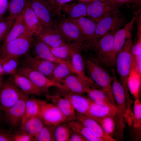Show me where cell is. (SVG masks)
<instances>
[{
    "instance_id": "cell-16",
    "label": "cell",
    "mask_w": 141,
    "mask_h": 141,
    "mask_svg": "<svg viewBox=\"0 0 141 141\" xmlns=\"http://www.w3.org/2000/svg\"><path fill=\"white\" fill-rule=\"evenodd\" d=\"M24 56L22 64L37 71L52 79L53 72L57 63L46 60L28 53Z\"/></svg>"
},
{
    "instance_id": "cell-40",
    "label": "cell",
    "mask_w": 141,
    "mask_h": 141,
    "mask_svg": "<svg viewBox=\"0 0 141 141\" xmlns=\"http://www.w3.org/2000/svg\"><path fill=\"white\" fill-rule=\"evenodd\" d=\"M55 127L45 124L34 137V141H55L54 131Z\"/></svg>"
},
{
    "instance_id": "cell-15",
    "label": "cell",
    "mask_w": 141,
    "mask_h": 141,
    "mask_svg": "<svg viewBox=\"0 0 141 141\" xmlns=\"http://www.w3.org/2000/svg\"><path fill=\"white\" fill-rule=\"evenodd\" d=\"M86 4L87 8L86 17L97 23L118 10L117 7L99 1Z\"/></svg>"
},
{
    "instance_id": "cell-4",
    "label": "cell",
    "mask_w": 141,
    "mask_h": 141,
    "mask_svg": "<svg viewBox=\"0 0 141 141\" xmlns=\"http://www.w3.org/2000/svg\"><path fill=\"white\" fill-rule=\"evenodd\" d=\"M33 37L27 32L2 45L0 49V58L3 60L11 57L19 58L28 53L31 50Z\"/></svg>"
},
{
    "instance_id": "cell-45",
    "label": "cell",
    "mask_w": 141,
    "mask_h": 141,
    "mask_svg": "<svg viewBox=\"0 0 141 141\" xmlns=\"http://www.w3.org/2000/svg\"><path fill=\"white\" fill-rule=\"evenodd\" d=\"M69 141H88L81 134L71 130Z\"/></svg>"
},
{
    "instance_id": "cell-23",
    "label": "cell",
    "mask_w": 141,
    "mask_h": 141,
    "mask_svg": "<svg viewBox=\"0 0 141 141\" xmlns=\"http://www.w3.org/2000/svg\"><path fill=\"white\" fill-rule=\"evenodd\" d=\"M49 47L52 53L55 57L65 61L70 60L75 53L81 51L85 46L81 43H71L56 48Z\"/></svg>"
},
{
    "instance_id": "cell-30",
    "label": "cell",
    "mask_w": 141,
    "mask_h": 141,
    "mask_svg": "<svg viewBox=\"0 0 141 141\" xmlns=\"http://www.w3.org/2000/svg\"><path fill=\"white\" fill-rule=\"evenodd\" d=\"M75 74L72 67L71 60L57 63L55 66L52 74V79L61 84L66 77Z\"/></svg>"
},
{
    "instance_id": "cell-1",
    "label": "cell",
    "mask_w": 141,
    "mask_h": 141,
    "mask_svg": "<svg viewBox=\"0 0 141 141\" xmlns=\"http://www.w3.org/2000/svg\"><path fill=\"white\" fill-rule=\"evenodd\" d=\"M86 64L90 78L105 92L117 107L112 93L111 77L108 72L94 58L88 59Z\"/></svg>"
},
{
    "instance_id": "cell-34",
    "label": "cell",
    "mask_w": 141,
    "mask_h": 141,
    "mask_svg": "<svg viewBox=\"0 0 141 141\" xmlns=\"http://www.w3.org/2000/svg\"><path fill=\"white\" fill-rule=\"evenodd\" d=\"M45 124L40 115L33 116L22 125V129L34 138Z\"/></svg>"
},
{
    "instance_id": "cell-44",
    "label": "cell",
    "mask_w": 141,
    "mask_h": 141,
    "mask_svg": "<svg viewBox=\"0 0 141 141\" xmlns=\"http://www.w3.org/2000/svg\"><path fill=\"white\" fill-rule=\"evenodd\" d=\"M13 141H34V138L33 136L25 132L13 135Z\"/></svg>"
},
{
    "instance_id": "cell-6",
    "label": "cell",
    "mask_w": 141,
    "mask_h": 141,
    "mask_svg": "<svg viewBox=\"0 0 141 141\" xmlns=\"http://www.w3.org/2000/svg\"><path fill=\"white\" fill-rule=\"evenodd\" d=\"M26 93L15 83L13 77L0 84V110L3 114Z\"/></svg>"
},
{
    "instance_id": "cell-51",
    "label": "cell",
    "mask_w": 141,
    "mask_h": 141,
    "mask_svg": "<svg viewBox=\"0 0 141 141\" xmlns=\"http://www.w3.org/2000/svg\"><path fill=\"white\" fill-rule=\"evenodd\" d=\"M3 75L0 74V84L3 81Z\"/></svg>"
},
{
    "instance_id": "cell-31",
    "label": "cell",
    "mask_w": 141,
    "mask_h": 141,
    "mask_svg": "<svg viewBox=\"0 0 141 141\" xmlns=\"http://www.w3.org/2000/svg\"><path fill=\"white\" fill-rule=\"evenodd\" d=\"M61 84L65 87L66 92L83 94L85 93L83 81L75 74H71L66 77Z\"/></svg>"
},
{
    "instance_id": "cell-25",
    "label": "cell",
    "mask_w": 141,
    "mask_h": 141,
    "mask_svg": "<svg viewBox=\"0 0 141 141\" xmlns=\"http://www.w3.org/2000/svg\"><path fill=\"white\" fill-rule=\"evenodd\" d=\"M66 92L64 96L69 99L75 111L87 116L91 100L83 94Z\"/></svg>"
},
{
    "instance_id": "cell-12",
    "label": "cell",
    "mask_w": 141,
    "mask_h": 141,
    "mask_svg": "<svg viewBox=\"0 0 141 141\" xmlns=\"http://www.w3.org/2000/svg\"><path fill=\"white\" fill-rule=\"evenodd\" d=\"M29 95L26 94L12 106L3 113L4 120L11 130L21 126L26 101Z\"/></svg>"
},
{
    "instance_id": "cell-27",
    "label": "cell",
    "mask_w": 141,
    "mask_h": 141,
    "mask_svg": "<svg viewBox=\"0 0 141 141\" xmlns=\"http://www.w3.org/2000/svg\"><path fill=\"white\" fill-rule=\"evenodd\" d=\"M13 77L18 86L26 94L41 96L43 94L48 93L37 86L26 77L16 73L13 75Z\"/></svg>"
},
{
    "instance_id": "cell-47",
    "label": "cell",
    "mask_w": 141,
    "mask_h": 141,
    "mask_svg": "<svg viewBox=\"0 0 141 141\" xmlns=\"http://www.w3.org/2000/svg\"><path fill=\"white\" fill-rule=\"evenodd\" d=\"M8 3V0H0V15L2 17L7 10Z\"/></svg>"
},
{
    "instance_id": "cell-33",
    "label": "cell",
    "mask_w": 141,
    "mask_h": 141,
    "mask_svg": "<svg viewBox=\"0 0 141 141\" xmlns=\"http://www.w3.org/2000/svg\"><path fill=\"white\" fill-rule=\"evenodd\" d=\"M118 110L116 108H111L104 104H97L91 100L87 116L92 119L102 118L113 114Z\"/></svg>"
},
{
    "instance_id": "cell-19",
    "label": "cell",
    "mask_w": 141,
    "mask_h": 141,
    "mask_svg": "<svg viewBox=\"0 0 141 141\" xmlns=\"http://www.w3.org/2000/svg\"><path fill=\"white\" fill-rule=\"evenodd\" d=\"M30 1L27 3L22 13L28 32L33 36H36L44 28L32 8Z\"/></svg>"
},
{
    "instance_id": "cell-41",
    "label": "cell",
    "mask_w": 141,
    "mask_h": 141,
    "mask_svg": "<svg viewBox=\"0 0 141 141\" xmlns=\"http://www.w3.org/2000/svg\"><path fill=\"white\" fill-rule=\"evenodd\" d=\"M138 39L133 45H132L131 52L132 62L131 71L136 69L137 60L139 55L141 54V30H138Z\"/></svg>"
},
{
    "instance_id": "cell-43",
    "label": "cell",
    "mask_w": 141,
    "mask_h": 141,
    "mask_svg": "<svg viewBox=\"0 0 141 141\" xmlns=\"http://www.w3.org/2000/svg\"><path fill=\"white\" fill-rule=\"evenodd\" d=\"M73 0H49L52 7L59 17L60 16L61 7L63 5L71 2Z\"/></svg>"
},
{
    "instance_id": "cell-10",
    "label": "cell",
    "mask_w": 141,
    "mask_h": 141,
    "mask_svg": "<svg viewBox=\"0 0 141 141\" xmlns=\"http://www.w3.org/2000/svg\"><path fill=\"white\" fill-rule=\"evenodd\" d=\"M119 28L106 34L98 40L93 49L94 58L102 66H110L109 59L113 48L114 35Z\"/></svg>"
},
{
    "instance_id": "cell-49",
    "label": "cell",
    "mask_w": 141,
    "mask_h": 141,
    "mask_svg": "<svg viewBox=\"0 0 141 141\" xmlns=\"http://www.w3.org/2000/svg\"><path fill=\"white\" fill-rule=\"evenodd\" d=\"M114 3L119 6L121 4L140 2V0H110Z\"/></svg>"
},
{
    "instance_id": "cell-2",
    "label": "cell",
    "mask_w": 141,
    "mask_h": 141,
    "mask_svg": "<svg viewBox=\"0 0 141 141\" xmlns=\"http://www.w3.org/2000/svg\"><path fill=\"white\" fill-rule=\"evenodd\" d=\"M132 37L126 40L122 48L116 56L115 65L119 77V81L123 86L126 94H129L128 81L132 62L131 49L132 46Z\"/></svg>"
},
{
    "instance_id": "cell-21",
    "label": "cell",
    "mask_w": 141,
    "mask_h": 141,
    "mask_svg": "<svg viewBox=\"0 0 141 141\" xmlns=\"http://www.w3.org/2000/svg\"><path fill=\"white\" fill-rule=\"evenodd\" d=\"M31 50L32 55L42 59L56 63L64 61L55 57L52 53L49 46L36 37H33Z\"/></svg>"
},
{
    "instance_id": "cell-13",
    "label": "cell",
    "mask_w": 141,
    "mask_h": 141,
    "mask_svg": "<svg viewBox=\"0 0 141 141\" xmlns=\"http://www.w3.org/2000/svg\"><path fill=\"white\" fill-rule=\"evenodd\" d=\"M124 21L123 16L119 13L118 10L111 15L101 20L96 23V34L97 38L98 39L114 30L120 28Z\"/></svg>"
},
{
    "instance_id": "cell-22",
    "label": "cell",
    "mask_w": 141,
    "mask_h": 141,
    "mask_svg": "<svg viewBox=\"0 0 141 141\" xmlns=\"http://www.w3.org/2000/svg\"><path fill=\"white\" fill-rule=\"evenodd\" d=\"M35 37L51 48L57 47L68 43L64 39L57 28L52 29L44 28L38 35Z\"/></svg>"
},
{
    "instance_id": "cell-11",
    "label": "cell",
    "mask_w": 141,
    "mask_h": 141,
    "mask_svg": "<svg viewBox=\"0 0 141 141\" xmlns=\"http://www.w3.org/2000/svg\"><path fill=\"white\" fill-rule=\"evenodd\" d=\"M57 28L67 43H80L85 47V37L76 25L71 20L64 17L60 19Z\"/></svg>"
},
{
    "instance_id": "cell-3",
    "label": "cell",
    "mask_w": 141,
    "mask_h": 141,
    "mask_svg": "<svg viewBox=\"0 0 141 141\" xmlns=\"http://www.w3.org/2000/svg\"><path fill=\"white\" fill-rule=\"evenodd\" d=\"M111 77L112 91L114 98L118 111L124 118L129 126L131 125L133 113L131 109L133 101L127 98L124 87L116 77L114 70Z\"/></svg>"
},
{
    "instance_id": "cell-53",
    "label": "cell",
    "mask_w": 141,
    "mask_h": 141,
    "mask_svg": "<svg viewBox=\"0 0 141 141\" xmlns=\"http://www.w3.org/2000/svg\"></svg>"
},
{
    "instance_id": "cell-46",
    "label": "cell",
    "mask_w": 141,
    "mask_h": 141,
    "mask_svg": "<svg viewBox=\"0 0 141 141\" xmlns=\"http://www.w3.org/2000/svg\"><path fill=\"white\" fill-rule=\"evenodd\" d=\"M13 136L8 132L0 131V141H13Z\"/></svg>"
},
{
    "instance_id": "cell-42",
    "label": "cell",
    "mask_w": 141,
    "mask_h": 141,
    "mask_svg": "<svg viewBox=\"0 0 141 141\" xmlns=\"http://www.w3.org/2000/svg\"><path fill=\"white\" fill-rule=\"evenodd\" d=\"M16 19L8 16L0 21V43L9 32Z\"/></svg>"
},
{
    "instance_id": "cell-35",
    "label": "cell",
    "mask_w": 141,
    "mask_h": 141,
    "mask_svg": "<svg viewBox=\"0 0 141 141\" xmlns=\"http://www.w3.org/2000/svg\"><path fill=\"white\" fill-rule=\"evenodd\" d=\"M133 116L131 125L133 129V135L136 140L141 138V103L139 99L135 100L134 102Z\"/></svg>"
},
{
    "instance_id": "cell-5",
    "label": "cell",
    "mask_w": 141,
    "mask_h": 141,
    "mask_svg": "<svg viewBox=\"0 0 141 141\" xmlns=\"http://www.w3.org/2000/svg\"><path fill=\"white\" fill-rule=\"evenodd\" d=\"M93 119L100 124L107 134L115 141L123 140L126 123L118 110L112 115Z\"/></svg>"
},
{
    "instance_id": "cell-39",
    "label": "cell",
    "mask_w": 141,
    "mask_h": 141,
    "mask_svg": "<svg viewBox=\"0 0 141 141\" xmlns=\"http://www.w3.org/2000/svg\"><path fill=\"white\" fill-rule=\"evenodd\" d=\"M1 59L4 75H13L16 73L19 67L18 58L11 57L5 60Z\"/></svg>"
},
{
    "instance_id": "cell-32",
    "label": "cell",
    "mask_w": 141,
    "mask_h": 141,
    "mask_svg": "<svg viewBox=\"0 0 141 141\" xmlns=\"http://www.w3.org/2000/svg\"><path fill=\"white\" fill-rule=\"evenodd\" d=\"M45 101L34 98H28L26 101L21 125L32 117L40 115L42 106Z\"/></svg>"
},
{
    "instance_id": "cell-38",
    "label": "cell",
    "mask_w": 141,
    "mask_h": 141,
    "mask_svg": "<svg viewBox=\"0 0 141 141\" xmlns=\"http://www.w3.org/2000/svg\"><path fill=\"white\" fill-rule=\"evenodd\" d=\"M71 130L67 122L62 123L56 126L54 131L55 141H69Z\"/></svg>"
},
{
    "instance_id": "cell-7",
    "label": "cell",
    "mask_w": 141,
    "mask_h": 141,
    "mask_svg": "<svg viewBox=\"0 0 141 141\" xmlns=\"http://www.w3.org/2000/svg\"><path fill=\"white\" fill-rule=\"evenodd\" d=\"M30 4L44 28H57L59 16L49 0H30Z\"/></svg>"
},
{
    "instance_id": "cell-17",
    "label": "cell",
    "mask_w": 141,
    "mask_h": 141,
    "mask_svg": "<svg viewBox=\"0 0 141 141\" xmlns=\"http://www.w3.org/2000/svg\"><path fill=\"white\" fill-rule=\"evenodd\" d=\"M40 115L45 124L54 127L62 123L69 122L56 106L46 101L42 106Z\"/></svg>"
},
{
    "instance_id": "cell-9",
    "label": "cell",
    "mask_w": 141,
    "mask_h": 141,
    "mask_svg": "<svg viewBox=\"0 0 141 141\" xmlns=\"http://www.w3.org/2000/svg\"><path fill=\"white\" fill-rule=\"evenodd\" d=\"M140 10L135 12L131 20L121 29H119L115 33L114 37L112 51L109 59L110 66H114L117 55L122 48L126 40L132 37L131 32L135 21L139 14Z\"/></svg>"
},
{
    "instance_id": "cell-24",
    "label": "cell",
    "mask_w": 141,
    "mask_h": 141,
    "mask_svg": "<svg viewBox=\"0 0 141 141\" xmlns=\"http://www.w3.org/2000/svg\"><path fill=\"white\" fill-rule=\"evenodd\" d=\"M87 6L86 3L79 2H69L61 6V13L62 12L65 17L72 20L86 16Z\"/></svg>"
},
{
    "instance_id": "cell-48",
    "label": "cell",
    "mask_w": 141,
    "mask_h": 141,
    "mask_svg": "<svg viewBox=\"0 0 141 141\" xmlns=\"http://www.w3.org/2000/svg\"><path fill=\"white\" fill-rule=\"evenodd\" d=\"M78 2L84 3H87L95 1H99L104 2L105 3L111 5L118 7L119 6L117 5L114 3L113 2L110 0H76Z\"/></svg>"
},
{
    "instance_id": "cell-8",
    "label": "cell",
    "mask_w": 141,
    "mask_h": 141,
    "mask_svg": "<svg viewBox=\"0 0 141 141\" xmlns=\"http://www.w3.org/2000/svg\"><path fill=\"white\" fill-rule=\"evenodd\" d=\"M15 73L27 77L37 86L48 93H49L48 89L52 86L57 87L62 91L66 90L62 84L49 78L40 73L23 64L19 66Z\"/></svg>"
},
{
    "instance_id": "cell-37",
    "label": "cell",
    "mask_w": 141,
    "mask_h": 141,
    "mask_svg": "<svg viewBox=\"0 0 141 141\" xmlns=\"http://www.w3.org/2000/svg\"><path fill=\"white\" fill-rule=\"evenodd\" d=\"M30 0H10L8 2V17L16 19L21 13L25 6Z\"/></svg>"
},
{
    "instance_id": "cell-36",
    "label": "cell",
    "mask_w": 141,
    "mask_h": 141,
    "mask_svg": "<svg viewBox=\"0 0 141 141\" xmlns=\"http://www.w3.org/2000/svg\"><path fill=\"white\" fill-rule=\"evenodd\" d=\"M70 129L81 134L89 141H102L93 135L82 123L75 120L68 123Z\"/></svg>"
},
{
    "instance_id": "cell-20",
    "label": "cell",
    "mask_w": 141,
    "mask_h": 141,
    "mask_svg": "<svg viewBox=\"0 0 141 141\" xmlns=\"http://www.w3.org/2000/svg\"><path fill=\"white\" fill-rule=\"evenodd\" d=\"M76 120L83 124L92 134L102 141H115L107 134L100 124L96 120L75 111Z\"/></svg>"
},
{
    "instance_id": "cell-14",
    "label": "cell",
    "mask_w": 141,
    "mask_h": 141,
    "mask_svg": "<svg viewBox=\"0 0 141 141\" xmlns=\"http://www.w3.org/2000/svg\"><path fill=\"white\" fill-rule=\"evenodd\" d=\"M69 20L76 25L84 36L86 40V47L93 50L98 40L96 34V22L86 16Z\"/></svg>"
},
{
    "instance_id": "cell-26",
    "label": "cell",
    "mask_w": 141,
    "mask_h": 141,
    "mask_svg": "<svg viewBox=\"0 0 141 141\" xmlns=\"http://www.w3.org/2000/svg\"><path fill=\"white\" fill-rule=\"evenodd\" d=\"M85 89V93H86L87 97L94 103L117 108L105 92L98 85L90 87H86Z\"/></svg>"
},
{
    "instance_id": "cell-52",
    "label": "cell",
    "mask_w": 141,
    "mask_h": 141,
    "mask_svg": "<svg viewBox=\"0 0 141 141\" xmlns=\"http://www.w3.org/2000/svg\"><path fill=\"white\" fill-rule=\"evenodd\" d=\"M3 18V17H2L0 15V21Z\"/></svg>"
},
{
    "instance_id": "cell-18",
    "label": "cell",
    "mask_w": 141,
    "mask_h": 141,
    "mask_svg": "<svg viewBox=\"0 0 141 141\" xmlns=\"http://www.w3.org/2000/svg\"><path fill=\"white\" fill-rule=\"evenodd\" d=\"M45 96L46 99L56 106L69 122L76 120L75 110L68 97L49 93Z\"/></svg>"
},
{
    "instance_id": "cell-29",
    "label": "cell",
    "mask_w": 141,
    "mask_h": 141,
    "mask_svg": "<svg viewBox=\"0 0 141 141\" xmlns=\"http://www.w3.org/2000/svg\"><path fill=\"white\" fill-rule=\"evenodd\" d=\"M27 32H28L22 12L15 19L11 29L5 37L2 45H5Z\"/></svg>"
},
{
    "instance_id": "cell-50",
    "label": "cell",
    "mask_w": 141,
    "mask_h": 141,
    "mask_svg": "<svg viewBox=\"0 0 141 141\" xmlns=\"http://www.w3.org/2000/svg\"><path fill=\"white\" fill-rule=\"evenodd\" d=\"M0 74L3 75H4L2 67V60L1 58H0Z\"/></svg>"
},
{
    "instance_id": "cell-28",
    "label": "cell",
    "mask_w": 141,
    "mask_h": 141,
    "mask_svg": "<svg viewBox=\"0 0 141 141\" xmlns=\"http://www.w3.org/2000/svg\"><path fill=\"white\" fill-rule=\"evenodd\" d=\"M80 52H77L73 55L71 59L72 64L75 74L83 81L85 88L91 87L96 84L85 74L83 61Z\"/></svg>"
}]
</instances>
